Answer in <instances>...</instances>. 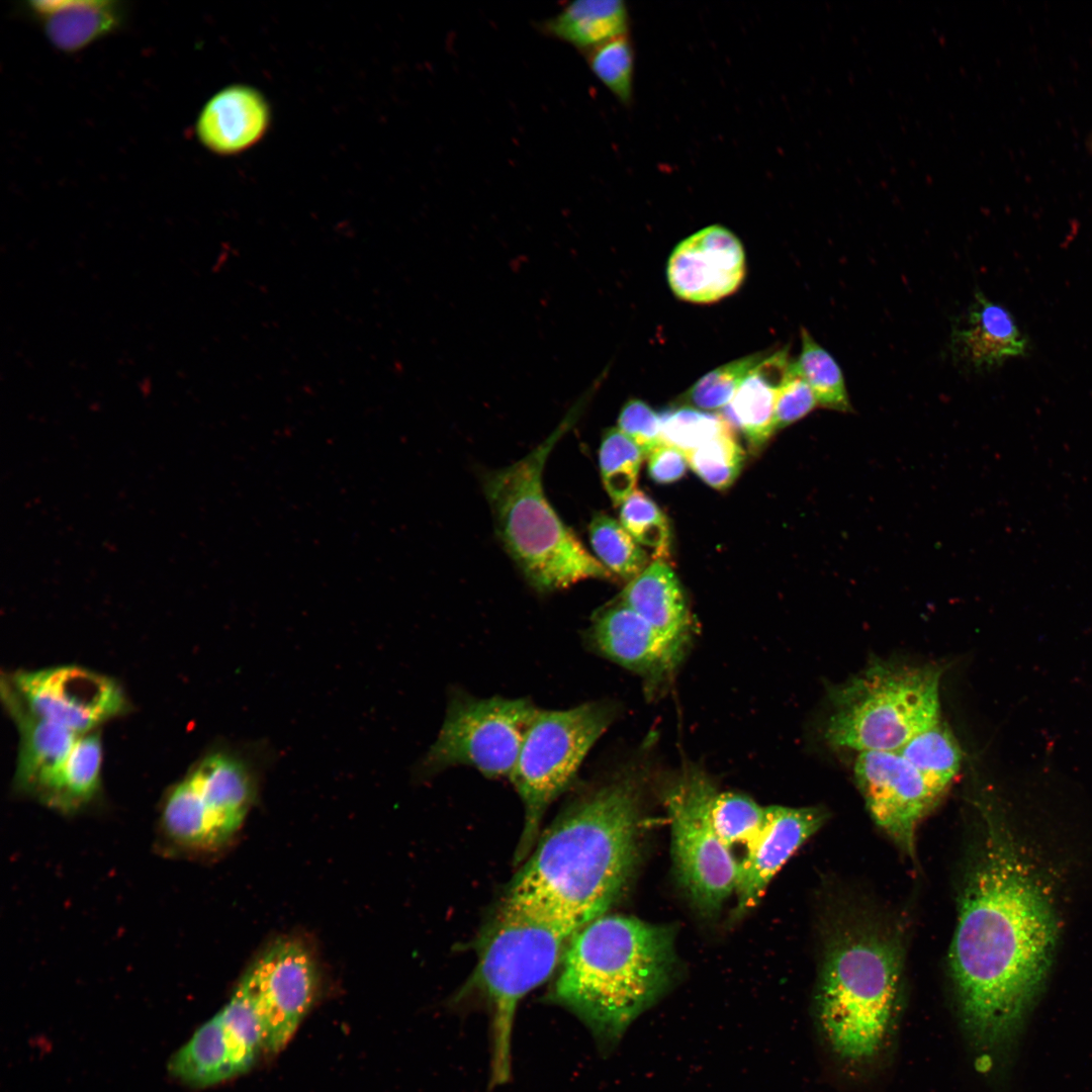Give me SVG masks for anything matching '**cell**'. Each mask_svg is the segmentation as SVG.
Returning <instances> with one entry per match:
<instances>
[{
  "label": "cell",
  "instance_id": "obj_1",
  "mask_svg": "<svg viewBox=\"0 0 1092 1092\" xmlns=\"http://www.w3.org/2000/svg\"><path fill=\"white\" fill-rule=\"evenodd\" d=\"M967 868L949 950L964 1024L983 1048L1016 1034L1039 994L1058 939L1052 893L1015 834L985 811Z\"/></svg>",
  "mask_w": 1092,
  "mask_h": 1092
},
{
  "label": "cell",
  "instance_id": "obj_2",
  "mask_svg": "<svg viewBox=\"0 0 1092 1092\" xmlns=\"http://www.w3.org/2000/svg\"><path fill=\"white\" fill-rule=\"evenodd\" d=\"M641 782L623 771L554 821L516 875L507 902L575 933L621 895L638 854Z\"/></svg>",
  "mask_w": 1092,
  "mask_h": 1092
},
{
  "label": "cell",
  "instance_id": "obj_3",
  "mask_svg": "<svg viewBox=\"0 0 1092 1092\" xmlns=\"http://www.w3.org/2000/svg\"><path fill=\"white\" fill-rule=\"evenodd\" d=\"M674 968L670 926L605 914L573 934L547 999L606 1051L664 993Z\"/></svg>",
  "mask_w": 1092,
  "mask_h": 1092
},
{
  "label": "cell",
  "instance_id": "obj_4",
  "mask_svg": "<svg viewBox=\"0 0 1092 1092\" xmlns=\"http://www.w3.org/2000/svg\"><path fill=\"white\" fill-rule=\"evenodd\" d=\"M582 406L583 399L572 405L558 427L525 457L483 477L497 535L528 582L541 593L587 578H614L564 525L543 490L546 460L573 427Z\"/></svg>",
  "mask_w": 1092,
  "mask_h": 1092
},
{
  "label": "cell",
  "instance_id": "obj_5",
  "mask_svg": "<svg viewBox=\"0 0 1092 1092\" xmlns=\"http://www.w3.org/2000/svg\"><path fill=\"white\" fill-rule=\"evenodd\" d=\"M898 942L869 928H847L829 941L817 993L818 1018L841 1058L866 1060L886 1037L898 999Z\"/></svg>",
  "mask_w": 1092,
  "mask_h": 1092
},
{
  "label": "cell",
  "instance_id": "obj_6",
  "mask_svg": "<svg viewBox=\"0 0 1092 1092\" xmlns=\"http://www.w3.org/2000/svg\"><path fill=\"white\" fill-rule=\"evenodd\" d=\"M573 934L507 901L502 905L483 939L476 968L455 1001L476 1000L489 1015V1087L510 1080L519 1003L559 969Z\"/></svg>",
  "mask_w": 1092,
  "mask_h": 1092
},
{
  "label": "cell",
  "instance_id": "obj_7",
  "mask_svg": "<svg viewBox=\"0 0 1092 1092\" xmlns=\"http://www.w3.org/2000/svg\"><path fill=\"white\" fill-rule=\"evenodd\" d=\"M938 664L874 661L832 686L825 739L834 747L897 751L941 720Z\"/></svg>",
  "mask_w": 1092,
  "mask_h": 1092
},
{
  "label": "cell",
  "instance_id": "obj_8",
  "mask_svg": "<svg viewBox=\"0 0 1092 1092\" xmlns=\"http://www.w3.org/2000/svg\"><path fill=\"white\" fill-rule=\"evenodd\" d=\"M255 796V779L242 757L218 750L208 753L164 795L156 850L185 860L219 851L241 828Z\"/></svg>",
  "mask_w": 1092,
  "mask_h": 1092
},
{
  "label": "cell",
  "instance_id": "obj_9",
  "mask_svg": "<svg viewBox=\"0 0 1092 1092\" xmlns=\"http://www.w3.org/2000/svg\"><path fill=\"white\" fill-rule=\"evenodd\" d=\"M613 718L614 709L599 702L566 710H538L510 777L525 810L517 861L530 853L547 808L572 783Z\"/></svg>",
  "mask_w": 1092,
  "mask_h": 1092
},
{
  "label": "cell",
  "instance_id": "obj_10",
  "mask_svg": "<svg viewBox=\"0 0 1092 1092\" xmlns=\"http://www.w3.org/2000/svg\"><path fill=\"white\" fill-rule=\"evenodd\" d=\"M716 791L703 770L687 766L662 792L677 880L705 915L718 912L735 893L738 876V860L711 822L710 806Z\"/></svg>",
  "mask_w": 1092,
  "mask_h": 1092
},
{
  "label": "cell",
  "instance_id": "obj_11",
  "mask_svg": "<svg viewBox=\"0 0 1092 1092\" xmlns=\"http://www.w3.org/2000/svg\"><path fill=\"white\" fill-rule=\"evenodd\" d=\"M538 710L527 699H478L455 694L420 768L432 775L462 764L486 778L510 779Z\"/></svg>",
  "mask_w": 1092,
  "mask_h": 1092
},
{
  "label": "cell",
  "instance_id": "obj_12",
  "mask_svg": "<svg viewBox=\"0 0 1092 1092\" xmlns=\"http://www.w3.org/2000/svg\"><path fill=\"white\" fill-rule=\"evenodd\" d=\"M317 976L313 958L295 938H280L251 964L234 991L250 1005L260 1026L264 1052L289 1042L313 1004Z\"/></svg>",
  "mask_w": 1092,
  "mask_h": 1092
},
{
  "label": "cell",
  "instance_id": "obj_13",
  "mask_svg": "<svg viewBox=\"0 0 1092 1092\" xmlns=\"http://www.w3.org/2000/svg\"><path fill=\"white\" fill-rule=\"evenodd\" d=\"M8 681L29 711L77 734L91 732L127 710L114 679L76 665L20 670Z\"/></svg>",
  "mask_w": 1092,
  "mask_h": 1092
},
{
  "label": "cell",
  "instance_id": "obj_14",
  "mask_svg": "<svg viewBox=\"0 0 1092 1092\" xmlns=\"http://www.w3.org/2000/svg\"><path fill=\"white\" fill-rule=\"evenodd\" d=\"M264 1052L259 1023L237 992L204 1022L171 1058V1076L194 1088H205L249 1071Z\"/></svg>",
  "mask_w": 1092,
  "mask_h": 1092
},
{
  "label": "cell",
  "instance_id": "obj_15",
  "mask_svg": "<svg viewBox=\"0 0 1092 1092\" xmlns=\"http://www.w3.org/2000/svg\"><path fill=\"white\" fill-rule=\"evenodd\" d=\"M853 771L876 824L912 856L917 827L940 797L897 751L859 752Z\"/></svg>",
  "mask_w": 1092,
  "mask_h": 1092
},
{
  "label": "cell",
  "instance_id": "obj_16",
  "mask_svg": "<svg viewBox=\"0 0 1092 1092\" xmlns=\"http://www.w3.org/2000/svg\"><path fill=\"white\" fill-rule=\"evenodd\" d=\"M666 274L678 298L695 303L717 301L736 291L744 279L743 246L729 229L708 225L676 245Z\"/></svg>",
  "mask_w": 1092,
  "mask_h": 1092
},
{
  "label": "cell",
  "instance_id": "obj_17",
  "mask_svg": "<svg viewBox=\"0 0 1092 1092\" xmlns=\"http://www.w3.org/2000/svg\"><path fill=\"white\" fill-rule=\"evenodd\" d=\"M585 641L600 655L639 674L649 690L670 678L687 649L620 600L595 614Z\"/></svg>",
  "mask_w": 1092,
  "mask_h": 1092
},
{
  "label": "cell",
  "instance_id": "obj_18",
  "mask_svg": "<svg viewBox=\"0 0 1092 1092\" xmlns=\"http://www.w3.org/2000/svg\"><path fill=\"white\" fill-rule=\"evenodd\" d=\"M827 817V811L821 807H766L763 826L738 860L735 915L745 913L759 902L774 876L823 826Z\"/></svg>",
  "mask_w": 1092,
  "mask_h": 1092
},
{
  "label": "cell",
  "instance_id": "obj_19",
  "mask_svg": "<svg viewBox=\"0 0 1092 1092\" xmlns=\"http://www.w3.org/2000/svg\"><path fill=\"white\" fill-rule=\"evenodd\" d=\"M2 697L20 735L14 790L39 802L81 734L33 714L8 679L2 680Z\"/></svg>",
  "mask_w": 1092,
  "mask_h": 1092
},
{
  "label": "cell",
  "instance_id": "obj_20",
  "mask_svg": "<svg viewBox=\"0 0 1092 1092\" xmlns=\"http://www.w3.org/2000/svg\"><path fill=\"white\" fill-rule=\"evenodd\" d=\"M263 97L249 87L233 85L215 93L202 107L195 132L202 146L218 155L240 153L263 135L268 123Z\"/></svg>",
  "mask_w": 1092,
  "mask_h": 1092
},
{
  "label": "cell",
  "instance_id": "obj_21",
  "mask_svg": "<svg viewBox=\"0 0 1092 1092\" xmlns=\"http://www.w3.org/2000/svg\"><path fill=\"white\" fill-rule=\"evenodd\" d=\"M951 343L957 356L978 371L997 368L1029 350V340L1012 314L981 291L975 293L964 327L952 331Z\"/></svg>",
  "mask_w": 1092,
  "mask_h": 1092
},
{
  "label": "cell",
  "instance_id": "obj_22",
  "mask_svg": "<svg viewBox=\"0 0 1092 1092\" xmlns=\"http://www.w3.org/2000/svg\"><path fill=\"white\" fill-rule=\"evenodd\" d=\"M26 11L40 24L50 43L64 53H77L118 30L126 8L109 0L29 1Z\"/></svg>",
  "mask_w": 1092,
  "mask_h": 1092
},
{
  "label": "cell",
  "instance_id": "obj_23",
  "mask_svg": "<svg viewBox=\"0 0 1092 1092\" xmlns=\"http://www.w3.org/2000/svg\"><path fill=\"white\" fill-rule=\"evenodd\" d=\"M620 601L662 636L688 646L693 625L691 614L680 583L664 560L653 561L631 579Z\"/></svg>",
  "mask_w": 1092,
  "mask_h": 1092
},
{
  "label": "cell",
  "instance_id": "obj_24",
  "mask_svg": "<svg viewBox=\"0 0 1092 1092\" xmlns=\"http://www.w3.org/2000/svg\"><path fill=\"white\" fill-rule=\"evenodd\" d=\"M791 359L787 349L768 354L743 380L722 416L740 430L749 447L759 450L776 432L775 403L778 386Z\"/></svg>",
  "mask_w": 1092,
  "mask_h": 1092
},
{
  "label": "cell",
  "instance_id": "obj_25",
  "mask_svg": "<svg viewBox=\"0 0 1092 1092\" xmlns=\"http://www.w3.org/2000/svg\"><path fill=\"white\" fill-rule=\"evenodd\" d=\"M538 30L564 41L582 54L617 36L627 34L629 13L622 0H578L540 21Z\"/></svg>",
  "mask_w": 1092,
  "mask_h": 1092
},
{
  "label": "cell",
  "instance_id": "obj_26",
  "mask_svg": "<svg viewBox=\"0 0 1092 1092\" xmlns=\"http://www.w3.org/2000/svg\"><path fill=\"white\" fill-rule=\"evenodd\" d=\"M102 742L97 731L78 736L39 803L64 815L87 809L100 791Z\"/></svg>",
  "mask_w": 1092,
  "mask_h": 1092
},
{
  "label": "cell",
  "instance_id": "obj_27",
  "mask_svg": "<svg viewBox=\"0 0 1092 1092\" xmlns=\"http://www.w3.org/2000/svg\"><path fill=\"white\" fill-rule=\"evenodd\" d=\"M897 752L939 797L951 785L961 767L960 744L950 728L941 720L915 735Z\"/></svg>",
  "mask_w": 1092,
  "mask_h": 1092
},
{
  "label": "cell",
  "instance_id": "obj_28",
  "mask_svg": "<svg viewBox=\"0 0 1092 1092\" xmlns=\"http://www.w3.org/2000/svg\"><path fill=\"white\" fill-rule=\"evenodd\" d=\"M801 354L795 365L814 392L818 405L851 413L844 376L836 360L805 328L801 329Z\"/></svg>",
  "mask_w": 1092,
  "mask_h": 1092
},
{
  "label": "cell",
  "instance_id": "obj_29",
  "mask_svg": "<svg viewBox=\"0 0 1092 1092\" xmlns=\"http://www.w3.org/2000/svg\"><path fill=\"white\" fill-rule=\"evenodd\" d=\"M589 540L600 562L613 575L630 581L648 565L646 552L621 523L597 514L589 524Z\"/></svg>",
  "mask_w": 1092,
  "mask_h": 1092
},
{
  "label": "cell",
  "instance_id": "obj_30",
  "mask_svg": "<svg viewBox=\"0 0 1092 1092\" xmlns=\"http://www.w3.org/2000/svg\"><path fill=\"white\" fill-rule=\"evenodd\" d=\"M599 457L605 488L613 504L619 506L635 490L644 455L627 435L611 428L603 436Z\"/></svg>",
  "mask_w": 1092,
  "mask_h": 1092
},
{
  "label": "cell",
  "instance_id": "obj_31",
  "mask_svg": "<svg viewBox=\"0 0 1092 1092\" xmlns=\"http://www.w3.org/2000/svg\"><path fill=\"white\" fill-rule=\"evenodd\" d=\"M710 818L715 832L728 847L746 846L763 826L766 807L743 794L716 791Z\"/></svg>",
  "mask_w": 1092,
  "mask_h": 1092
},
{
  "label": "cell",
  "instance_id": "obj_32",
  "mask_svg": "<svg viewBox=\"0 0 1092 1092\" xmlns=\"http://www.w3.org/2000/svg\"><path fill=\"white\" fill-rule=\"evenodd\" d=\"M593 74L624 105L633 99L635 55L629 34L612 38L583 54Z\"/></svg>",
  "mask_w": 1092,
  "mask_h": 1092
},
{
  "label": "cell",
  "instance_id": "obj_33",
  "mask_svg": "<svg viewBox=\"0 0 1092 1092\" xmlns=\"http://www.w3.org/2000/svg\"><path fill=\"white\" fill-rule=\"evenodd\" d=\"M692 470L708 485L716 489L729 487L737 478L743 462L744 451L730 429L686 454Z\"/></svg>",
  "mask_w": 1092,
  "mask_h": 1092
},
{
  "label": "cell",
  "instance_id": "obj_34",
  "mask_svg": "<svg viewBox=\"0 0 1092 1092\" xmlns=\"http://www.w3.org/2000/svg\"><path fill=\"white\" fill-rule=\"evenodd\" d=\"M659 416L662 443L685 454L734 429L722 415L701 412L693 406L672 407Z\"/></svg>",
  "mask_w": 1092,
  "mask_h": 1092
},
{
  "label": "cell",
  "instance_id": "obj_35",
  "mask_svg": "<svg viewBox=\"0 0 1092 1092\" xmlns=\"http://www.w3.org/2000/svg\"><path fill=\"white\" fill-rule=\"evenodd\" d=\"M768 354V351L754 353L717 367L701 377L685 397L702 410L724 408L747 375Z\"/></svg>",
  "mask_w": 1092,
  "mask_h": 1092
},
{
  "label": "cell",
  "instance_id": "obj_36",
  "mask_svg": "<svg viewBox=\"0 0 1092 1092\" xmlns=\"http://www.w3.org/2000/svg\"><path fill=\"white\" fill-rule=\"evenodd\" d=\"M620 523L639 544L665 556L669 544L668 521L659 507L642 490L635 489L622 504Z\"/></svg>",
  "mask_w": 1092,
  "mask_h": 1092
},
{
  "label": "cell",
  "instance_id": "obj_37",
  "mask_svg": "<svg viewBox=\"0 0 1092 1092\" xmlns=\"http://www.w3.org/2000/svg\"><path fill=\"white\" fill-rule=\"evenodd\" d=\"M818 405L814 392L798 372L795 360L781 380L775 403L776 431L803 419Z\"/></svg>",
  "mask_w": 1092,
  "mask_h": 1092
},
{
  "label": "cell",
  "instance_id": "obj_38",
  "mask_svg": "<svg viewBox=\"0 0 1092 1092\" xmlns=\"http://www.w3.org/2000/svg\"><path fill=\"white\" fill-rule=\"evenodd\" d=\"M618 429L640 448L644 457L663 444L660 416L640 399H629L623 405L618 418Z\"/></svg>",
  "mask_w": 1092,
  "mask_h": 1092
},
{
  "label": "cell",
  "instance_id": "obj_39",
  "mask_svg": "<svg viewBox=\"0 0 1092 1092\" xmlns=\"http://www.w3.org/2000/svg\"><path fill=\"white\" fill-rule=\"evenodd\" d=\"M647 458L649 476L660 484L671 483L681 478L689 465L682 451L665 444L657 446Z\"/></svg>",
  "mask_w": 1092,
  "mask_h": 1092
}]
</instances>
